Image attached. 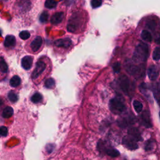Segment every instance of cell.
<instances>
[{"instance_id":"cell-1","label":"cell","mask_w":160,"mask_h":160,"mask_svg":"<svg viewBox=\"0 0 160 160\" xmlns=\"http://www.w3.org/2000/svg\"><path fill=\"white\" fill-rule=\"evenodd\" d=\"M149 57V48L145 43H140L136 48L133 60L136 63H143Z\"/></svg>"},{"instance_id":"cell-2","label":"cell","mask_w":160,"mask_h":160,"mask_svg":"<svg viewBox=\"0 0 160 160\" xmlns=\"http://www.w3.org/2000/svg\"><path fill=\"white\" fill-rule=\"evenodd\" d=\"M110 109L113 113L120 115L125 110L126 106L121 100L118 98H115L110 101Z\"/></svg>"},{"instance_id":"cell-3","label":"cell","mask_w":160,"mask_h":160,"mask_svg":"<svg viewBox=\"0 0 160 160\" xmlns=\"http://www.w3.org/2000/svg\"><path fill=\"white\" fill-rule=\"evenodd\" d=\"M46 68V65L44 61L40 60L36 64L35 69L32 74V78L33 80L38 79L44 73Z\"/></svg>"},{"instance_id":"cell-4","label":"cell","mask_w":160,"mask_h":160,"mask_svg":"<svg viewBox=\"0 0 160 160\" xmlns=\"http://www.w3.org/2000/svg\"><path fill=\"white\" fill-rule=\"evenodd\" d=\"M118 83L120 88H121L122 91L124 94L128 95L130 89V81L128 77L125 75L121 76L119 78Z\"/></svg>"},{"instance_id":"cell-5","label":"cell","mask_w":160,"mask_h":160,"mask_svg":"<svg viewBox=\"0 0 160 160\" xmlns=\"http://www.w3.org/2000/svg\"><path fill=\"white\" fill-rule=\"evenodd\" d=\"M123 145L130 150H135L138 148V144L137 143V141L130 137L129 136L124 137L123 139Z\"/></svg>"},{"instance_id":"cell-6","label":"cell","mask_w":160,"mask_h":160,"mask_svg":"<svg viewBox=\"0 0 160 160\" xmlns=\"http://www.w3.org/2000/svg\"><path fill=\"white\" fill-rule=\"evenodd\" d=\"M43 44V39L41 36H36L34 38V40L32 41L30 44V48L33 52L36 53L37 52L40 48L41 47Z\"/></svg>"},{"instance_id":"cell-7","label":"cell","mask_w":160,"mask_h":160,"mask_svg":"<svg viewBox=\"0 0 160 160\" xmlns=\"http://www.w3.org/2000/svg\"><path fill=\"white\" fill-rule=\"evenodd\" d=\"M141 121L142 124L146 128H151L152 127V123L150 118V114L148 111H144L143 114L141 116Z\"/></svg>"},{"instance_id":"cell-8","label":"cell","mask_w":160,"mask_h":160,"mask_svg":"<svg viewBox=\"0 0 160 160\" xmlns=\"http://www.w3.org/2000/svg\"><path fill=\"white\" fill-rule=\"evenodd\" d=\"M128 133L130 137H131L137 141H141L143 139L140 131L137 128H131L128 129Z\"/></svg>"},{"instance_id":"cell-9","label":"cell","mask_w":160,"mask_h":160,"mask_svg":"<svg viewBox=\"0 0 160 160\" xmlns=\"http://www.w3.org/2000/svg\"><path fill=\"white\" fill-rule=\"evenodd\" d=\"M33 58L30 56H26L21 60V66L25 70H29L33 65Z\"/></svg>"},{"instance_id":"cell-10","label":"cell","mask_w":160,"mask_h":160,"mask_svg":"<svg viewBox=\"0 0 160 160\" xmlns=\"http://www.w3.org/2000/svg\"><path fill=\"white\" fill-rule=\"evenodd\" d=\"M148 75L151 80L156 79L159 75L158 67L156 65H152L149 66L148 70Z\"/></svg>"},{"instance_id":"cell-11","label":"cell","mask_w":160,"mask_h":160,"mask_svg":"<svg viewBox=\"0 0 160 160\" xmlns=\"http://www.w3.org/2000/svg\"><path fill=\"white\" fill-rule=\"evenodd\" d=\"M72 44V42L69 38L60 39L55 41V45L57 47H62L65 48H69Z\"/></svg>"},{"instance_id":"cell-12","label":"cell","mask_w":160,"mask_h":160,"mask_svg":"<svg viewBox=\"0 0 160 160\" xmlns=\"http://www.w3.org/2000/svg\"><path fill=\"white\" fill-rule=\"evenodd\" d=\"M64 18L63 12H57L53 15L51 18V23L53 24H58L61 23Z\"/></svg>"},{"instance_id":"cell-13","label":"cell","mask_w":160,"mask_h":160,"mask_svg":"<svg viewBox=\"0 0 160 160\" xmlns=\"http://www.w3.org/2000/svg\"><path fill=\"white\" fill-rule=\"evenodd\" d=\"M126 69L127 71L129 72V74L131 75L135 76V75H138L141 73V68H139L138 66H135L132 64H128L126 66Z\"/></svg>"},{"instance_id":"cell-14","label":"cell","mask_w":160,"mask_h":160,"mask_svg":"<svg viewBox=\"0 0 160 160\" xmlns=\"http://www.w3.org/2000/svg\"><path fill=\"white\" fill-rule=\"evenodd\" d=\"M8 66L3 57H0V76H4L7 74Z\"/></svg>"},{"instance_id":"cell-15","label":"cell","mask_w":160,"mask_h":160,"mask_svg":"<svg viewBox=\"0 0 160 160\" xmlns=\"http://www.w3.org/2000/svg\"><path fill=\"white\" fill-rule=\"evenodd\" d=\"M16 38L13 35H8L4 41V46L6 48H11L15 46Z\"/></svg>"},{"instance_id":"cell-16","label":"cell","mask_w":160,"mask_h":160,"mask_svg":"<svg viewBox=\"0 0 160 160\" xmlns=\"http://www.w3.org/2000/svg\"><path fill=\"white\" fill-rule=\"evenodd\" d=\"M118 126L121 128H124L128 126V124L133 123V120L130 118H123L117 121Z\"/></svg>"},{"instance_id":"cell-17","label":"cell","mask_w":160,"mask_h":160,"mask_svg":"<svg viewBox=\"0 0 160 160\" xmlns=\"http://www.w3.org/2000/svg\"><path fill=\"white\" fill-rule=\"evenodd\" d=\"M103 151H104L105 153L107 154L108 156L113 157V158H116L120 156V152L115 149V148H102Z\"/></svg>"},{"instance_id":"cell-18","label":"cell","mask_w":160,"mask_h":160,"mask_svg":"<svg viewBox=\"0 0 160 160\" xmlns=\"http://www.w3.org/2000/svg\"><path fill=\"white\" fill-rule=\"evenodd\" d=\"M20 84H21V78L17 75L14 76L13 78H11V79L10 81V85L11 87L16 88Z\"/></svg>"},{"instance_id":"cell-19","label":"cell","mask_w":160,"mask_h":160,"mask_svg":"<svg viewBox=\"0 0 160 160\" xmlns=\"http://www.w3.org/2000/svg\"><path fill=\"white\" fill-rule=\"evenodd\" d=\"M13 109L11 107H10V106H7V107H6L4 109L2 113V116L4 118H10L13 116Z\"/></svg>"},{"instance_id":"cell-20","label":"cell","mask_w":160,"mask_h":160,"mask_svg":"<svg viewBox=\"0 0 160 160\" xmlns=\"http://www.w3.org/2000/svg\"><path fill=\"white\" fill-rule=\"evenodd\" d=\"M44 86L46 88L48 89H52L55 87V81L54 79L53 78H48V79L46 80V82L44 83Z\"/></svg>"},{"instance_id":"cell-21","label":"cell","mask_w":160,"mask_h":160,"mask_svg":"<svg viewBox=\"0 0 160 160\" xmlns=\"http://www.w3.org/2000/svg\"><path fill=\"white\" fill-rule=\"evenodd\" d=\"M141 38L146 41L151 42L152 41V36L147 30H143L141 33Z\"/></svg>"},{"instance_id":"cell-22","label":"cell","mask_w":160,"mask_h":160,"mask_svg":"<svg viewBox=\"0 0 160 160\" xmlns=\"http://www.w3.org/2000/svg\"><path fill=\"white\" fill-rule=\"evenodd\" d=\"M133 107H134L135 111L138 113H141L143 110V104L139 101L135 100L134 101H133Z\"/></svg>"},{"instance_id":"cell-23","label":"cell","mask_w":160,"mask_h":160,"mask_svg":"<svg viewBox=\"0 0 160 160\" xmlns=\"http://www.w3.org/2000/svg\"><path fill=\"white\" fill-rule=\"evenodd\" d=\"M57 5V3L55 0H46L44 6L46 8L48 9H53L56 8Z\"/></svg>"},{"instance_id":"cell-24","label":"cell","mask_w":160,"mask_h":160,"mask_svg":"<svg viewBox=\"0 0 160 160\" xmlns=\"http://www.w3.org/2000/svg\"><path fill=\"white\" fill-rule=\"evenodd\" d=\"M42 99H43V96H42V95H41L40 93H35V94L32 96V98H31L32 101L33 103H40V101H41Z\"/></svg>"},{"instance_id":"cell-25","label":"cell","mask_w":160,"mask_h":160,"mask_svg":"<svg viewBox=\"0 0 160 160\" xmlns=\"http://www.w3.org/2000/svg\"><path fill=\"white\" fill-rule=\"evenodd\" d=\"M8 98L9 100L13 103H15L18 100V95L13 91H10L8 95Z\"/></svg>"},{"instance_id":"cell-26","label":"cell","mask_w":160,"mask_h":160,"mask_svg":"<svg viewBox=\"0 0 160 160\" xmlns=\"http://www.w3.org/2000/svg\"><path fill=\"white\" fill-rule=\"evenodd\" d=\"M49 18V14L48 12L44 11L43 13H42V14L40 15V21L42 23H46L48 20Z\"/></svg>"},{"instance_id":"cell-27","label":"cell","mask_w":160,"mask_h":160,"mask_svg":"<svg viewBox=\"0 0 160 160\" xmlns=\"http://www.w3.org/2000/svg\"><path fill=\"white\" fill-rule=\"evenodd\" d=\"M153 58L155 61H158L160 60V48H156L153 51Z\"/></svg>"},{"instance_id":"cell-28","label":"cell","mask_w":160,"mask_h":160,"mask_svg":"<svg viewBox=\"0 0 160 160\" xmlns=\"http://www.w3.org/2000/svg\"><path fill=\"white\" fill-rule=\"evenodd\" d=\"M19 36L23 40H28L30 37V33L28 31H23L19 33Z\"/></svg>"},{"instance_id":"cell-29","label":"cell","mask_w":160,"mask_h":160,"mask_svg":"<svg viewBox=\"0 0 160 160\" xmlns=\"http://www.w3.org/2000/svg\"><path fill=\"white\" fill-rule=\"evenodd\" d=\"M8 128L6 126H2L0 127V136L2 137H6L8 135Z\"/></svg>"},{"instance_id":"cell-30","label":"cell","mask_w":160,"mask_h":160,"mask_svg":"<svg viewBox=\"0 0 160 160\" xmlns=\"http://www.w3.org/2000/svg\"><path fill=\"white\" fill-rule=\"evenodd\" d=\"M154 142L152 140H149L146 143L145 145V150L146 151H151L153 148Z\"/></svg>"},{"instance_id":"cell-31","label":"cell","mask_w":160,"mask_h":160,"mask_svg":"<svg viewBox=\"0 0 160 160\" xmlns=\"http://www.w3.org/2000/svg\"><path fill=\"white\" fill-rule=\"evenodd\" d=\"M102 5V0H92L91 6L93 8H96L99 7Z\"/></svg>"},{"instance_id":"cell-32","label":"cell","mask_w":160,"mask_h":160,"mask_svg":"<svg viewBox=\"0 0 160 160\" xmlns=\"http://www.w3.org/2000/svg\"><path fill=\"white\" fill-rule=\"evenodd\" d=\"M113 71L115 73H118L120 70H121V65L120 63L118 62H116L115 63L113 66Z\"/></svg>"},{"instance_id":"cell-33","label":"cell","mask_w":160,"mask_h":160,"mask_svg":"<svg viewBox=\"0 0 160 160\" xmlns=\"http://www.w3.org/2000/svg\"><path fill=\"white\" fill-rule=\"evenodd\" d=\"M54 148H55L54 145L49 144V145H48L46 146V151H47L49 153H51V152L53 151V149H54Z\"/></svg>"},{"instance_id":"cell-34","label":"cell","mask_w":160,"mask_h":160,"mask_svg":"<svg viewBox=\"0 0 160 160\" xmlns=\"http://www.w3.org/2000/svg\"><path fill=\"white\" fill-rule=\"evenodd\" d=\"M3 104V99L0 98V106H1L2 104Z\"/></svg>"},{"instance_id":"cell-35","label":"cell","mask_w":160,"mask_h":160,"mask_svg":"<svg viewBox=\"0 0 160 160\" xmlns=\"http://www.w3.org/2000/svg\"><path fill=\"white\" fill-rule=\"evenodd\" d=\"M151 24H154V22H151ZM152 27H153V28H154V26H151V27H150L149 28L151 29V30H153V29H152Z\"/></svg>"},{"instance_id":"cell-36","label":"cell","mask_w":160,"mask_h":160,"mask_svg":"<svg viewBox=\"0 0 160 160\" xmlns=\"http://www.w3.org/2000/svg\"><path fill=\"white\" fill-rule=\"evenodd\" d=\"M158 103H159V104L160 105V99H159V100H158Z\"/></svg>"},{"instance_id":"cell-37","label":"cell","mask_w":160,"mask_h":160,"mask_svg":"<svg viewBox=\"0 0 160 160\" xmlns=\"http://www.w3.org/2000/svg\"><path fill=\"white\" fill-rule=\"evenodd\" d=\"M2 36V33H1V30H0V36Z\"/></svg>"},{"instance_id":"cell-38","label":"cell","mask_w":160,"mask_h":160,"mask_svg":"<svg viewBox=\"0 0 160 160\" xmlns=\"http://www.w3.org/2000/svg\"><path fill=\"white\" fill-rule=\"evenodd\" d=\"M159 94H160V88H159Z\"/></svg>"},{"instance_id":"cell-39","label":"cell","mask_w":160,"mask_h":160,"mask_svg":"<svg viewBox=\"0 0 160 160\" xmlns=\"http://www.w3.org/2000/svg\"><path fill=\"white\" fill-rule=\"evenodd\" d=\"M159 117H160V113H159Z\"/></svg>"}]
</instances>
